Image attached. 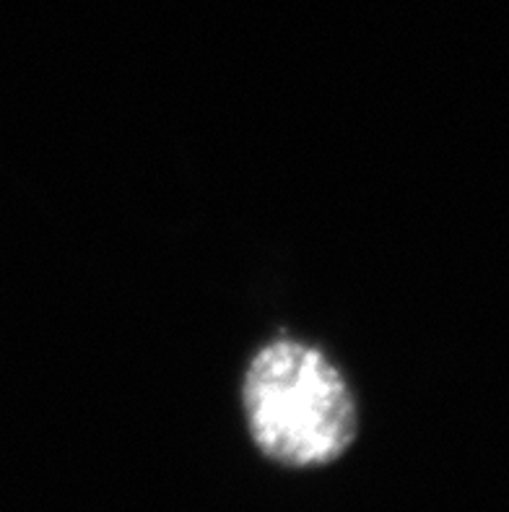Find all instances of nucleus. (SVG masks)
Masks as SVG:
<instances>
[{"label":"nucleus","instance_id":"f257e3e1","mask_svg":"<svg viewBox=\"0 0 509 512\" xmlns=\"http://www.w3.org/2000/svg\"><path fill=\"white\" fill-rule=\"evenodd\" d=\"M242 406L260 453L289 468L338 461L359 432L356 398L341 370L320 349L291 338L252 357Z\"/></svg>","mask_w":509,"mask_h":512}]
</instances>
